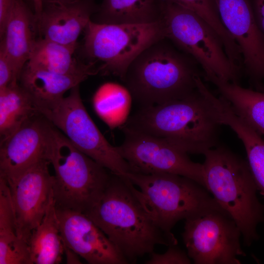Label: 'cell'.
Returning <instances> with one entry per match:
<instances>
[{"mask_svg":"<svg viewBox=\"0 0 264 264\" xmlns=\"http://www.w3.org/2000/svg\"><path fill=\"white\" fill-rule=\"evenodd\" d=\"M125 176L112 173L99 201L85 214L106 235L129 263L154 251L157 245H177L173 234L153 220Z\"/></svg>","mask_w":264,"mask_h":264,"instance_id":"6da1fadb","label":"cell"},{"mask_svg":"<svg viewBox=\"0 0 264 264\" xmlns=\"http://www.w3.org/2000/svg\"><path fill=\"white\" fill-rule=\"evenodd\" d=\"M197 88L185 98L140 107L123 126L159 138L187 154H203L218 145L222 125L209 100Z\"/></svg>","mask_w":264,"mask_h":264,"instance_id":"7a4b0ae2","label":"cell"},{"mask_svg":"<svg viewBox=\"0 0 264 264\" xmlns=\"http://www.w3.org/2000/svg\"><path fill=\"white\" fill-rule=\"evenodd\" d=\"M196 61L164 38L144 50L131 64L122 80L140 107L188 97L203 77Z\"/></svg>","mask_w":264,"mask_h":264,"instance_id":"3957f363","label":"cell"},{"mask_svg":"<svg viewBox=\"0 0 264 264\" xmlns=\"http://www.w3.org/2000/svg\"><path fill=\"white\" fill-rule=\"evenodd\" d=\"M203 167L207 190L239 228L244 245L259 240L264 205L247 160L218 145L206 151Z\"/></svg>","mask_w":264,"mask_h":264,"instance_id":"277c9868","label":"cell"},{"mask_svg":"<svg viewBox=\"0 0 264 264\" xmlns=\"http://www.w3.org/2000/svg\"><path fill=\"white\" fill-rule=\"evenodd\" d=\"M124 176L134 185L137 197L153 220L168 234H173L172 228L180 220L227 213L205 187L188 177L132 172Z\"/></svg>","mask_w":264,"mask_h":264,"instance_id":"5b68a950","label":"cell"},{"mask_svg":"<svg viewBox=\"0 0 264 264\" xmlns=\"http://www.w3.org/2000/svg\"><path fill=\"white\" fill-rule=\"evenodd\" d=\"M46 157L54 170L57 207L85 213L99 201L112 173L78 149L49 122Z\"/></svg>","mask_w":264,"mask_h":264,"instance_id":"8992f818","label":"cell"},{"mask_svg":"<svg viewBox=\"0 0 264 264\" xmlns=\"http://www.w3.org/2000/svg\"><path fill=\"white\" fill-rule=\"evenodd\" d=\"M161 22L165 37L196 61L203 70V76L213 74L239 84L242 71L229 59L217 32L198 14L164 0Z\"/></svg>","mask_w":264,"mask_h":264,"instance_id":"52a82bcc","label":"cell"},{"mask_svg":"<svg viewBox=\"0 0 264 264\" xmlns=\"http://www.w3.org/2000/svg\"><path fill=\"white\" fill-rule=\"evenodd\" d=\"M84 33L82 50L88 62H99V72L122 80L129 66L144 50L165 38L161 22L114 24L91 20Z\"/></svg>","mask_w":264,"mask_h":264,"instance_id":"ba28073f","label":"cell"},{"mask_svg":"<svg viewBox=\"0 0 264 264\" xmlns=\"http://www.w3.org/2000/svg\"><path fill=\"white\" fill-rule=\"evenodd\" d=\"M36 110L78 149L111 173L123 176L131 172L117 146L109 142L87 112L80 85L71 88L67 96L37 107Z\"/></svg>","mask_w":264,"mask_h":264,"instance_id":"9c48e42d","label":"cell"},{"mask_svg":"<svg viewBox=\"0 0 264 264\" xmlns=\"http://www.w3.org/2000/svg\"><path fill=\"white\" fill-rule=\"evenodd\" d=\"M183 241L196 264H241L245 256L241 231L226 213L213 212L185 220Z\"/></svg>","mask_w":264,"mask_h":264,"instance_id":"30bf717a","label":"cell"},{"mask_svg":"<svg viewBox=\"0 0 264 264\" xmlns=\"http://www.w3.org/2000/svg\"><path fill=\"white\" fill-rule=\"evenodd\" d=\"M120 129L124 139L117 148L130 165L132 172L178 175L206 189L203 164L193 161L187 153L159 138L124 126Z\"/></svg>","mask_w":264,"mask_h":264,"instance_id":"8fae6325","label":"cell"},{"mask_svg":"<svg viewBox=\"0 0 264 264\" xmlns=\"http://www.w3.org/2000/svg\"><path fill=\"white\" fill-rule=\"evenodd\" d=\"M221 22L240 49L244 70L254 89L264 91V36L250 0H214Z\"/></svg>","mask_w":264,"mask_h":264,"instance_id":"7c38bea8","label":"cell"},{"mask_svg":"<svg viewBox=\"0 0 264 264\" xmlns=\"http://www.w3.org/2000/svg\"><path fill=\"white\" fill-rule=\"evenodd\" d=\"M50 162L43 159L14 180L7 182L15 213L17 232L28 244L32 231L40 224L53 197L54 176Z\"/></svg>","mask_w":264,"mask_h":264,"instance_id":"4fadbf2b","label":"cell"},{"mask_svg":"<svg viewBox=\"0 0 264 264\" xmlns=\"http://www.w3.org/2000/svg\"><path fill=\"white\" fill-rule=\"evenodd\" d=\"M56 208L65 246L90 264H129L103 231L85 214Z\"/></svg>","mask_w":264,"mask_h":264,"instance_id":"5bb4252c","label":"cell"},{"mask_svg":"<svg viewBox=\"0 0 264 264\" xmlns=\"http://www.w3.org/2000/svg\"><path fill=\"white\" fill-rule=\"evenodd\" d=\"M48 124L38 113L0 142V177L11 182L39 161L46 159Z\"/></svg>","mask_w":264,"mask_h":264,"instance_id":"9a60e30c","label":"cell"},{"mask_svg":"<svg viewBox=\"0 0 264 264\" xmlns=\"http://www.w3.org/2000/svg\"><path fill=\"white\" fill-rule=\"evenodd\" d=\"M97 6L93 0H76L65 4H45L36 16L41 38L68 46L78 47V39L91 20Z\"/></svg>","mask_w":264,"mask_h":264,"instance_id":"2e32d148","label":"cell"},{"mask_svg":"<svg viewBox=\"0 0 264 264\" xmlns=\"http://www.w3.org/2000/svg\"><path fill=\"white\" fill-rule=\"evenodd\" d=\"M36 18L23 0H16L7 21L0 44L9 58L19 82L37 39Z\"/></svg>","mask_w":264,"mask_h":264,"instance_id":"e0dca14e","label":"cell"},{"mask_svg":"<svg viewBox=\"0 0 264 264\" xmlns=\"http://www.w3.org/2000/svg\"><path fill=\"white\" fill-rule=\"evenodd\" d=\"M98 72L96 66L74 74H64L25 65L19 81L36 108L62 98L67 91Z\"/></svg>","mask_w":264,"mask_h":264,"instance_id":"ac0fdd59","label":"cell"},{"mask_svg":"<svg viewBox=\"0 0 264 264\" xmlns=\"http://www.w3.org/2000/svg\"><path fill=\"white\" fill-rule=\"evenodd\" d=\"M215 108L221 125L232 130L242 143L258 189L264 196V138L238 116L225 100H217Z\"/></svg>","mask_w":264,"mask_h":264,"instance_id":"d6986e66","label":"cell"},{"mask_svg":"<svg viewBox=\"0 0 264 264\" xmlns=\"http://www.w3.org/2000/svg\"><path fill=\"white\" fill-rule=\"evenodd\" d=\"M164 0H103L91 20L105 24H151L161 22Z\"/></svg>","mask_w":264,"mask_h":264,"instance_id":"ffe728a7","label":"cell"},{"mask_svg":"<svg viewBox=\"0 0 264 264\" xmlns=\"http://www.w3.org/2000/svg\"><path fill=\"white\" fill-rule=\"evenodd\" d=\"M204 79L212 83L233 111L264 138V91L245 88L213 74Z\"/></svg>","mask_w":264,"mask_h":264,"instance_id":"44dd1931","label":"cell"},{"mask_svg":"<svg viewBox=\"0 0 264 264\" xmlns=\"http://www.w3.org/2000/svg\"><path fill=\"white\" fill-rule=\"evenodd\" d=\"M0 264H32L28 244L18 234L9 186L0 177Z\"/></svg>","mask_w":264,"mask_h":264,"instance_id":"7402d4cb","label":"cell"},{"mask_svg":"<svg viewBox=\"0 0 264 264\" xmlns=\"http://www.w3.org/2000/svg\"><path fill=\"white\" fill-rule=\"evenodd\" d=\"M28 246L32 264H57L61 262L64 245L53 197L42 221L32 231Z\"/></svg>","mask_w":264,"mask_h":264,"instance_id":"603a6c76","label":"cell"},{"mask_svg":"<svg viewBox=\"0 0 264 264\" xmlns=\"http://www.w3.org/2000/svg\"><path fill=\"white\" fill-rule=\"evenodd\" d=\"M73 49L43 38L37 39L27 66L60 74H74L95 67L94 63H84L73 56Z\"/></svg>","mask_w":264,"mask_h":264,"instance_id":"cb8c5ba5","label":"cell"},{"mask_svg":"<svg viewBox=\"0 0 264 264\" xmlns=\"http://www.w3.org/2000/svg\"><path fill=\"white\" fill-rule=\"evenodd\" d=\"M132 96L129 89L119 83L108 82L94 92L92 105L96 115L110 130L124 125L130 116Z\"/></svg>","mask_w":264,"mask_h":264,"instance_id":"d4e9b609","label":"cell"},{"mask_svg":"<svg viewBox=\"0 0 264 264\" xmlns=\"http://www.w3.org/2000/svg\"><path fill=\"white\" fill-rule=\"evenodd\" d=\"M38 113L31 97L19 84L0 89V142Z\"/></svg>","mask_w":264,"mask_h":264,"instance_id":"484cf974","label":"cell"},{"mask_svg":"<svg viewBox=\"0 0 264 264\" xmlns=\"http://www.w3.org/2000/svg\"><path fill=\"white\" fill-rule=\"evenodd\" d=\"M188 8L203 19L217 32L223 44L227 55L233 61L238 60L239 48L231 35L223 26L214 0H169Z\"/></svg>","mask_w":264,"mask_h":264,"instance_id":"4316f807","label":"cell"},{"mask_svg":"<svg viewBox=\"0 0 264 264\" xmlns=\"http://www.w3.org/2000/svg\"><path fill=\"white\" fill-rule=\"evenodd\" d=\"M150 259L145 261L147 264H189L191 259L187 253L173 245L168 246L167 250L163 254L151 253Z\"/></svg>","mask_w":264,"mask_h":264,"instance_id":"83f0119b","label":"cell"},{"mask_svg":"<svg viewBox=\"0 0 264 264\" xmlns=\"http://www.w3.org/2000/svg\"><path fill=\"white\" fill-rule=\"evenodd\" d=\"M18 84L12 64L3 48L0 46V89L10 84Z\"/></svg>","mask_w":264,"mask_h":264,"instance_id":"f1b7e54d","label":"cell"},{"mask_svg":"<svg viewBox=\"0 0 264 264\" xmlns=\"http://www.w3.org/2000/svg\"><path fill=\"white\" fill-rule=\"evenodd\" d=\"M16 0H0V35L4 33L8 19Z\"/></svg>","mask_w":264,"mask_h":264,"instance_id":"f546056e","label":"cell"},{"mask_svg":"<svg viewBox=\"0 0 264 264\" xmlns=\"http://www.w3.org/2000/svg\"><path fill=\"white\" fill-rule=\"evenodd\" d=\"M252 4L256 22L264 36V0H252Z\"/></svg>","mask_w":264,"mask_h":264,"instance_id":"4dcf8cb0","label":"cell"},{"mask_svg":"<svg viewBox=\"0 0 264 264\" xmlns=\"http://www.w3.org/2000/svg\"><path fill=\"white\" fill-rule=\"evenodd\" d=\"M64 252L66 254L67 263L80 264V261L78 258V255L72 250L64 246Z\"/></svg>","mask_w":264,"mask_h":264,"instance_id":"1f68e13d","label":"cell"},{"mask_svg":"<svg viewBox=\"0 0 264 264\" xmlns=\"http://www.w3.org/2000/svg\"><path fill=\"white\" fill-rule=\"evenodd\" d=\"M33 6L35 14L39 16L42 12L44 7L43 0H30Z\"/></svg>","mask_w":264,"mask_h":264,"instance_id":"d6a6232c","label":"cell"},{"mask_svg":"<svg viewBox=\"0 0 264 264\" xmlns=\"http://www.w3.org/2000/svg\"><path fill=\"white\" fill-rule=\"evenodd\" d=\"M76 0H43L45 4H65L73 2Z\"/></svg>","mask_w":264,"mask_h":264,"instance_id":"836d02e7","label":"cell"}]
</instances>
